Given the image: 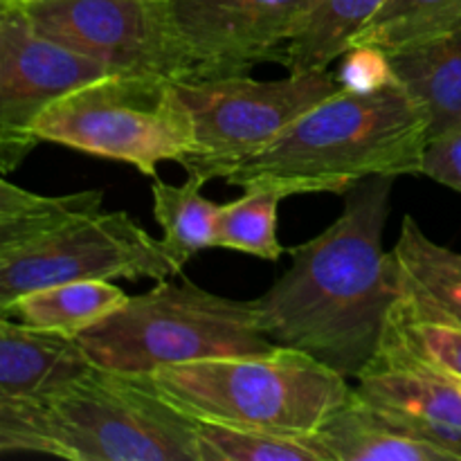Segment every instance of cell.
Segmentation results:
<instances>
[{"label":"cell","mask_w":461,"mask_h":461,"mask_svg":"<svg viewBox=\"0 0 461 461\" xmlns=\"http://www.w3.org/2000/svg\"><path fill=\"white\" fill-rule=\"evenodd\" d=\"M113 75L108 66L41 36L23 5L0 0V171L9 176L39 144L41 113L72 90Z\"/></svg>","instance_id":"cell-10"},{"label":"cell","mask_w":461,"mask_h":461,"mask_svg":"<svg viewBox=\"0 0 461 461\" xmlns=\"http://www.w3.org/2000/svg\"><path fill=\"white\" fill-rule=\"evenodd\" d=\"M93 367L75 336L0 315V399H45Z\"/></svg>","instance_id":"cell-12"},{"label":"cell","mask_w":461,"mask_h":461,"mask_svg":"<svg viewBox=\"0 0 461 461\" xmlns=\"http://www.w3.org/2000/svg\"><path fill=\"white\" fill-rule=\"evenodd\" d=\"M151 3H165V0H151Z\"/></svg>","instance_id":"cell-27"},{"label":"cell","mask_w":461,"mask_h":461,"mask_svg":"<svg viewBox=\"0 0 461 461\" xmlns=\"http://www.w3.org/2000/svg\"><path fill=\"white\" fill-rule=\"evenodd\" d=\"M203 461H331L315 437L196 421Z\"/></svg>","instance_id":"cell-23"},{"label":"cell","mask_w":461,"mask_h":461,"mask_svg":"<svg viewBox=\"0 0 461 461\" xmlns=\"http://www.w3.org/2000/svg\"><path fill=\"white\" fill-rule=\"evenodd\" d=\"M381 342L401 347L432 369L461 378V324L423 309L401 291L387 315Z\"/></svg>","instance_id":"cell-21"},{"label":"cell","mask_w":461,"mask_h":461,"mask_svg":"<svg viewBox=\"0 0 461 461\" xmlns=\"http://www.w3.org/2000/svg\"><path fill=\"white\" fill-rule=\"evenodd\" d=\"M336 75L347 90L356 93H374L394 79L390 57L374 48H351L342 54V66Z\"/></svg>","instance_id":"cell-24"},{"label":"cell","mask_w":461,"mask_h":461,"mask_svg":"<svg viewBox=\"0 0 461 461\" xmlns=\"http://www.w3.org/2000/svg\"><path fill=\"white\" fill-rule=\"evenodd\" d=\"M288 194L275 185H252L241 198L221 205L214 248L277 261L286 248L277 239V212Z\"/></svg>","instance_id":"cell-22"},{"label":"cell","mask_w":461,"mask_h":461,"mask_svg":"<svg viewBox=\"0 0 461 461\" xmlns=\"http://www.w3.org/2000/svg\"><path fill=\"white\" fill-rule=\"evenodd\" d=\"M455 378H457V376H455ZM457 383H459V387H461V378H457Z\"/></svg>","instance_id":"cell-28"},{"label":"cell","mask_w":461,"mask_h":461,"mask_svg":"<svg viewBox=\"0 0 461 461\" xmlns=\"http://www.w3.org/2000/svg\"><path fill=\"white\" fill-rule=\"evenodd\" d=\"M104 212L102 189L41 196L9 183L3 176L0 183V250L18 248L41 237L57 232L72 221L86 219Z\"/></svg>","instance_id":"cell-19"},{"label":"cell","mask_w":461,"mask_h":461,"mask_svg":"<svg viewBox=\"0 0 461 461\" xmlns=\"http://www.w3.org/2000/svg\"><path fill=\"white\" fill-rule=\"evenodd\" d=\"M153 390L192 421L311 437L354 394L349 378L304 351L165 365Z\"/></svg>","instance_id":"cell-4"},{"label":"cell","mask_w":461,"mask_h":461,"mask_svg":"<svg viewBox=\"0 0 461 461\" xmlns=\"http://www.w3.org/2000/svg\"><path fill=\"white\" fill-rule=\"evenodd\" d=\"M392 70L428 117V140L461 126V25L419 48L392 54Z\"/></svg>","instance_id":"cell-13"},{"label":"cell","mask_w":461,"mask_h":461,"mask_svg":"<svg viewBox=\"0 0 461 461\" xmlns=\"http://www.w3.org/2000/svg\"><path fill=\"white\" fill-rule=\"evenodd\" d=\"M0 450L70 461H203L196 421L149 376L95 365L45 399H0Z\"/></svg>","instance_id":"cell-3"},{"label":"cell","mask_w":461,"mask_h":461,"mask_svg":"<svg viewBox=\"0 0 461 461\" xmlns=\"http://www.w3.org/2000/svg\"><path fill=\"white\" fill-rule=\"evenodd\" d=\"M423 174L461 194V126L435 140H428Z\"/></svg>","instance_id":"cell-25"},{"label":"cell","mask_w":461,"mask_h":461,"mask_svg":"<svg viewBox=\"0 0 461 461\" xmlns=\"http://www.w3.org/2000/svg\"><path fill=\"white\" fill-rule=\"evenodd\" d=\"M41 36L126 75L185 81L187 66L151 0H30L23 5Z\"/></svg>","instance_id":"cell-11"},{"label":"cell","mask_w":461,"mask_h":461,"mask_svg":"<svg viewBox=\"0 0 461 461\" xmlns=\"http://www.w3.org/2000/svg\"><path fill=\"white\" fill-rule=\"evenodd\" d=\"M32 133L156 178L160 162L192 149L194 120L169 77L113 72L50 104Z\"/></svg>","instance_id":"cell-6"},{"label":"cell","mask_w":461,"mask_h":461,"mask_svg":"<svg viewBox=\"0 0 461 461\" xmlns=\"http://www.w3.org/2000/svg\"><path fill=\"white\" fill-rule=\"evenodd\" d=\"M399 291L423 309L461 324V255L426 237L414 216H403L392 248Z\"/></svg>","instance_id":"cell-15"},{"label":"cell","mask_w":461,"mask_h":461,"mask_svg":"<svg viewBox=\"0 0 461 461\" xmlns=\"http://www.w3.org/2000/svg\"><path fill=\"white\" fill-rule=\"evenodd\" d=\"M394 176H369L345 194V212L255 300L257 324L277 347L304 351L345 378L367 369L399 293V266L383 250Z\"/></svg>","instance_id":"cell-1"},{"label":"cell","mask_w":461,"mask_h":461,"mask_svg":"<svg viewBox=\"0 0 461 461\" xmlns=\"http://www.w3.org/2000/svg\"><path fill=\"white\" fill-rule=\"evenodd\" d=\"M385 3L387 0H318L288 43L282 66L291 75L329 70L336 59L349 52L354 36Z\"/></svg>","instance_id":"cell-17"},{"label":"cell","mask_w":461,"mask_h":461,"mask_svg":"<svg viewBox=\"0 0 461 461\" xmlns=\"http://www.w3.org/2000/svg\"><path fill=\"white\" fill-rule=\"evenodd\" d=\"M461 25V0H387L354 36L351 48L392 54L419 48Z\"/></svg>","instance_id":"cell-20"},{"label":"cell","mask_w":461,"mask_h":461,"mask_svg":"<svg viewBox=\"0 0 461 461\" xmlns=\"http://www.w3.org/2000/svg\"><path fill=\"white\" fill-rule=\"evenodd\" d=\"M194 120V144L178 165L203 180L228 178L241 162L264 151L293 122L345 86L329 70L273 81L250 75L176 81Z\"/></svg>","instance_id":"cell-7"},{"label":"cell","mask_w":461,"mask_h":461,"mask_svg":"<svg viewBox=\"0 0 461 461\" xmlns=\"http://www.w3.org/2000/svg\"><path fill=\"white\" fill-rule=\"evenodd\" d=\"M428 117L394 75L374 93L342 88L293 122L230 185H275L288 196L347 194L369 176L423 174Z\"/></svg>","instance_id":"cell-2"},{"label":"cell","mask_w":461,"mask_h":461,"mask_svg":"<svg viewBox=\"0 0 461 461\" xmlns=\"http://www.w3.org/2000/svg\"><path fill=\"white\" fill-rule=\"evenodd\" d=\"M75 338L97 367L133 376L165 365L277 349L257 324L255 300L214 295L189 279H162Z\"/></svg>","instance_id":"cell-5"},{"label":"cell","mask_w":461,"mask_h":461,"mask_svg":"<svg viewBox=\"0 0 461 461\" xmlns=\"http://www.w3.org/2000/svg\"><path fill=\"white\" fill-rule=\"evenodd\" d=\"M129 295L104 279L68 282L39 288L3 306L0 315L36 329H50L68 336H79L126 304Z\"/></svg>","instance_id":"cell-16"},{"label":"cell","mask_w":461,"mask_h":461,"mask_svg":"<svg viewBox=\"0 0 461 461\" xmlns=\"http://www.w3.org/2000/svg\"><path fill=\"white\" fill-rule=\"evenodd\" d=\"M7 3H16V5H25V3H30V0H7Z\"/></svg>","instance_id":"cell-26"},{"label":"cell","mask_w":461,"mask_h":461,"mask_svg":"<svg viewBox=\"0 0 461 461\" xmlns=\"http://www.w3.org/2000/svg\"><path fill=\"white\" fill-rule=\"evenodd\" d=\"M174 264L129 212H99L0 250V309L39 288L90 279H169Z\"/></svg>","instance_id":"cell-8"},{"label":"cell","mask_w":461,"mask_h":461,"mask_svg":"<svg viewBox=\"0 0 461 461\" xmlns=\"http://www.w3.org/2000/svg\"><path fill=\"white\" fill-rule=\"evenodd\" d=\"M318 0H165L167 30L187 66L185 81L250 75L282 66L284 52Z\"/></svg>","instance_id":"cell-9"},{"label":"cell","mask_w":461,"mask_h":461,"mask_svg":"<svg viewBox=\"0 0 461 461\" xmlns=\"http://www.w3.org/2000/svg\"><path fill=\"white\" fill-rule=\"evenodd\" d=\"M207 180L187 174L183 185L153 180V216L162 228V250L174 264L176 273H183L185 264L198 252L214 248V225L221 205L207 201L201 189Z\"/></svg>","instance_id":"cell-18"},{"label":"cell","mask_w":461,"mask_h":461,"mask_svg":"<svg viewBox=\"0 0 461 461\" xmlns=\"http://www.w3.org/2000/svg\"><path fill=\"white\" fill-rule=\"evenodd\" d=\"M313 437L331 461H457L446 450L387 426L356 392Z\"/></svg>","instance_id":"cell-14"}]
</instances>
